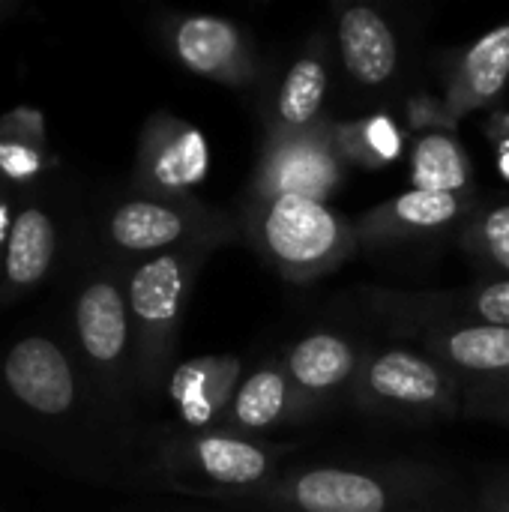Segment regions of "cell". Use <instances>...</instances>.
<instances>
[{"instance_id":"6da1fadb","label":"cell","mask_w":509,"mask_h":512,"mask_svg":"<svg viewBox=\"0 0 509 512\" xmlns=\"http://www.w3.org/2000/svg\"><path fill=\"white\" fill-rule=\"evenodd\" d=\"M237 222L243 243L291 285L339 270L360 246L354 219L303 195H246Z\"/></svg>"},{"instance_id":"7a4b0ae2","label":"cell","mask_w":509,"mask_h":512,"mask_svg":"<svg viewBox=\"0 0 509 512\" xmlns=\"http://www.w3.org/2000/svg\"><path fill=\"white\" fill-rule=\"evenodd\" d=\"M213 249H177L144 258L126 273V297L135 333V387L147 396L165 390L198 276Z\"/></svg>"},{"instance_id":"3957f363","label":"cell","mask_w":509,"mask_h":512,"mask_svg":"<svg viewBox=\"0 0 509 512\" xmlns=\"http://www.w3.org/2000/svg\"><path fill=\"white\" fill-rule=\"evenodd\" d=\"M441 480L417 465H306L279 474L249 504L273 512H396Z\"/></svg>"},{"instance_id":"277c9868","label":"cell","mask_w":509,"mask_h":512,"mask_svg":"<svg viewBox=\"0 0 509 512\" xmlns=\"http://www.w3.org/2000/svg\"><path fill=\"white\" fill-rule=\"evenodd\" d=\"M282 456L285 447L270 441H255L222 429H189L159 447L156 465L165 486L177 492L219 504H249L279 477L276 468Z\"/></svg>"},{"instance_id":"5b68a950","label":"cell","mask_w":509,"mask_h":512,"mask_svg":"<svg viewBox=\"0 0 509 512\" xmlns=\"http://www.w3.org/2000/svg\"><path fill=\"white\" fill-rule=\"evenodd\" d=\"M243 240L240 222L198 198L129 195L105 213V243L132 267L177 249H222Z\"/></svg>"},{"instance_id":"8992f818","label":"cell","mask_w":509,"mask_h":512,"mask_svg":"<svg viewBox=\"0 0 509 512\" xmlns=\"http://www.w3.org/2000/svg\"><path fill=\"white\" fill-rule=\"evenodd\" d=\"M348 399L372 417L450 420L462 414L465 384L426 351L387 345L363 354Z\"/></svg>"},{"instance_id":"52a82bcc","label":"cell","mask_w":509,"mask_h":512,"mask_svg":"<svg viewBox=\"0 0 509 512\" xmlns=\"http://www.w3.org/2000/svg\"><path fill=\"white\" fill-rule=\"evenodd\" d=\"M72 333L84 366L108 396L135 381V333L123 267L90 273L72 300Z\"/></svg>"},{"instance_id":"ba28073f","label":"cell","mask_w":509,"mask_h":512,"mask_svg":"<svg viewBox=\"0 0 509 512\" xmlns=\"http://www.w3.org/2000/svg\"><path fill=\"white\" fill-rule=\"evenodd\" d=\"M348 162L336 147V120L294 135L264 138L246 195H303L330 201L345 183Z\"/></svg>"},{"instance_id":"9c48e42d","label":"cell","mask_w":509,"mask_h":512,"mask_svg":"<svg viewBox=\"0 0 509 512\" xmlns=\"http://www.w3.org/2000/svg\"><path fill=\"white\" fill-rule=\"evenodd\" d=\"M159 30L168 54L198 78L225 87H249L261 75L258 48L249 30L231 18L204 12L168 15Z\"/></svg>"},{"instance_id":"30bf717a","label":"cell","mask_w":509,"mask_h":512,"mask_svg":"<svg viewBox=\"0 0 509 512\" xmlns=\"http://www.w3.org/2000/svg\"><path fill=\"white\" fill-rule=\"evenodd\" d=\"M207 168L210 150L201 129L171 111H156L147 117L138 135L132 171L138 195L195 198V186H201Z\"/></svg>"},{"instance_id":"8fae6325","label":"cell","mask_w":509,"mask_h":512,"mask_svg":"<svg viewBox=\"0 0 509 512\" xmlns=\"http://www.w3.org/2000/svg\"><path fill=\"white\" fill-rule=\"evenodd\" d=\"M9 396L42 420H63L75 414L81 384L75 360L48 333H27L15 339L0 363Z\"/></svg>"},{"instance_id":"7c38bea8","label":"cell","mask_w":509,"mask_h":512,"mask_svg":"<svg viewBox=\"0 0 509 512\" xmlns=\"http://www.w3.org/2000/svg\"><path fill=\"white\" fill-rule=\"evenodd\" d=\"M474 192H423L408 189L390 201L375 204L372 210L354 219L360 246H402L414 240L435 237L456 222H468L477 213Z\"/></svg>"},{"instance_id":"4fadbf2b","label":"cell","mask_w":509,"mask_h":512,"mask_svg":"<svg viewBox=\"0 0 509 512\" xmlns=\"http://www.w3.org/2000/svg\"><path fill=\"white\" fill-rule=\"evenodd\" d=\"M417 342L465 387L509 384V327L468 321H423Z\"/></svg>"},{"instance_id":"5bb4252c","label":"cell","mask_w":509,"mask_h":512,"mask_svg":"<svg viewBox=\"0 0 509 512\" xmlns=\"http://www.w3.org/2000/svg\"><path fill=\"white\" fill-rule=\"evenodd\" d=\"M306 420L315 417L339 393L351 390V381L363 363V351L354 339L336 330H312L291 342L279 357Z\"/></svg>"},{"instance_id":"9a60e30c","label":"cell","mask_w":509,"mask_h":512,"mask_svg":"<svg viewBox=\"0 0 509 512\" xmlns=\"http://www.w3.org/2000/svg\"><path fill=\"white\" fill-rule=\"evenodd\" d=\"M330 87V45L324 33H315L306 48L288 63L273 102L264 117V138L294 135L318 126L324 114V99Z\"/></svg>"},{"instance_id":"2e32d148","label":"cell","mask_w":509,"mask_h":512,"mask_svg":"<svg viewBox=\"0 0 509 512\" xmlns=\"http://www.w3.org/2000/svg\"><path fill=\"white\" fill-rule=\"evenodd\" d=\"M60 234L54 216L39 204H24L6 228V246L0 261V303L12 306L15 300L36 291L57 264Z\"/></svg>"},{"instance_id":"e0dca14e","label":"cell","mask_w":509,"mask_h":512,"mask_svg":"<svg viewBox=\"0 0 509 512\" xmlns=\"http://www.w3.org/2000/svg\"><path fill=\"white\" fill-rule=\"evenodd\" d=\"M243 378L246 372L240 357H195L174 366L165 393L189 429L207 432L222 426Z\"/></svg>"},{"instance_id":"ac0fdd59","label":"cell","mask_w":509,"mask_h":512,"mask_svg":"<svg viewBox=\"0 0 509 512\" xmlns=\"http://www.w3.org/2000/svg\"><path fill=\"white\" fill-rule=\"evenodd\" d=\"M303 420H306L303 405H300L297 390L291 387L282 363L267 360L240 381L219 429L231 432V435L267 441V435H273L285 426L303 423Z\"/></svg>"},{"instance_id":"d6986e66","label":"cell","mask_w":509,"mask_h":512,"mask_svg":"<svg viewBox=\"0 0 509 512\" xmlns=\"http://www.w3.org/2000/svg\"><path fill=\"white\" fill-rule=\"evenodd\" d=\"M336 42L345 72L360 87H384L396 78L399 39L393 24L375 6H336Z\"/></svg>"},{"instance_id":"ffe728a7","label":"cell","mask_w":509,"mask_h":512,"mask_svg":"<svg viewBox=\"0 0 509 512\" xmlns=\"http://www.w3.org/2000/svg\"><path fill=\"white\" fill-rule=\"evenodd\" d=\"M509 84V18L483 33L465 48L447 81V111L459 123L462 117L489 108Z\"/></svg>"},{"instance_id":"44dd1931","label":"cell","mask_w":509,"mask_h":512,"mask_svg":"<svg viewBox=\"0 0 509 512\" xmlns=\"http://www.w3.org/2000/svg\"><path fill=\"white\" fill-rule=\"evenodd\" d=\"M384 309L399 321H468L509 327V279H489L471 291L447 294H384Z\"/></svg>"},{"instance_id":"7402d4cb","label":"cell","mask_w":509,"mask_h":512,"mask_svg":"<svg viewBox=\"0 0 509 512\" xmlns=\"http://www.w3.org/2000/svg\"><path fill=\"white\" fill-rule=\"evenodd\" d=\"M411 189L423 192H474L471 159L450 132H426L411 150Z\"/></svg>"},{"instance_id":"603a6c76","label":"cell","mask_w":509,"mask_h":512,"mask_svg":"<svg viewBox=\"0 0 509 512\" xmlns=\"http://www.w3.org/2000/svg\"><path fill=\"white\" fill-rule=\"evenodd\" d=\"M336 147L348 168L378 171L402 153V132L390 114L336 120Z\"/></svg>"},{"instance_id":"cb8c5ba5","label":"cell","mask_w":509,"mask_h":512,"mask_svg":"<svg viewBox=\"0 0 509 512\" xmlns=\"http://www.w3.org/2000/svg\"><path fill=\"white\" fill-rule=\"evenodd\" d=\"M459 243L489 279H509V204L477 210L465 222Z\"/></svg>"},{"instance_id":"d4e9b609","label":"cell","mask_w":509,"mask_h":512,"mask_svg":"<svg viewBox=\"0 0 509 512\" xmlns=\"http://www.w3.org/2000/svg\"><path fill=\"white\" fill-rule=\"evenodd\" d=\"M462 414L471 420H486L509 429V384H489V387H465Z\"/></svg>"},{"instance_id":"484cf974","label":"cell","mask_w":509,"mask_h":512,"mask_svg":"<svg viewBox=\"0 0 509 512\" xmlns=\"http://www.w3.org/2000/svg\"><path fill=\"white\" fill-rule=\"evenodd\" d=\"M405 117L411 129H432V132H450L459 123L450 117L444 96H432V93H417L408 99L405 105Z\"/></svg>"},{"instance_id":"4316f807","label":"cell","mask_w":509,"mask_h":512,"mask_svg":"<svg viewBox=\"0 0 509 512\" xmlns=\"http://www.w3.org/2000/svg\"><path fill=\"white\" fill-rule=\"evenodd\" d=\"M483 510L486 512H509V474L492 480L483 492Z\"/></svg>"},{"instance_id":"83f0119b","label":"cell","mask_w":509,"mask_h":512,"mask_svg":"<svg viewBox=\"0 0 509 512\" xmlns=\"http://www.w3.org/2000/svg\"><path fill=\"white\" fill-rule=\"evenodd\" d=\"M486 138L495 144V150H509V111H492L486 126H483Z\"/></svg>"},{"instance_id":"f1b7e54d","label":"cell","mask_w":509,"mask_h":512,"mask_svg":"<svg viewBox=\"0 0 509 512\" xmlns=\"http://www.w3.org/2000/svg\"><path fill=\"white\" fill-rule=\"evenodd\" d=\"M498 165H501V174L509 180V150H501V153H498Z\"/></svg>"}]
</instances>
